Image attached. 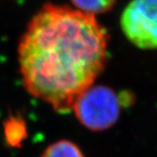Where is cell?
I'll return each mask as SVG.
<instances>
[{
  "mask_svg": "<svg viewBox=\"0 0 157 157\" xmlns=\"http://www.w3.org/2000/svg\"><path fill=\"white\" fill-rule=\"evenodd\" d=\"M106 49L108 35L95 16L45 4L18 45L22 84L33 96L66 113L102 71Z\"/></svg>",
  "mask_w": 157,
  "mask_h": 157,
  "instance_id": "6da1fadb",
  "label": "cell"
},
{
  "mask_svg": "<svg viewBox=\"0 0 157 157\" xmlns=\"http://www.w3.org/2000/svg\"><path fill=\"white\" fill-rule=\"evenodd\" d=\"M121 103L118 94L108 86L90 85L75 99L72 109L84 127L102 131L118 121Z\"/></svg>",
  "mask_w": 157,
  "mask_h": 157,
  "instance_id": "7a4b0ae2",
  "label": "cell"
},
{
  "mask_svg": "<svg viewBox=\"0 0 157 157\" xmlns=\"http://www.w3.org/2000/svg\"><path fill=\"white\" fill-rule=\"evenodd\" d=\"M120 23L133 45L143 50L157 49V0H131Z\"/></svg>",
  "mask_w": 157,
  "mask_h": 157,
  "instance_id": "3957f363",
  "label": "cell"
},
{
  "mask_svg": "<svg viewBox=\"0 0 157 157\" xmlns=\"http://www.w3.org/2000/svg\"><path fill=\"white\" fill-rule=\"evenodd\" d=\"M41 157H85L79 147L68 140L55 142L47 148Z\"/></svg>",
  "mask_w": 157,
  "mask_h": 157,
  "instance_id": "277c9868",
  "label": "cell"
},
{
  "mask_svg": "<svg viewBox=\"0 0 157 157\" xmlns=\"http://www.w3.org/2000/svg\"><path fill=\"white\" fill-rule=\"evenodd\" d=\"M75 9L90 15H98L111 10L117 0H71Z\"/></svg>",
  "mask_w": 157,
  "mask_h": 157,
  "instance_id": "5b68a950",
  "label": "cell"
},
{
  "mask_svg": "<svg viewBox=\"0 0 157 157\" xmlns=\"http://www.w3.org/2000/svg\"><path fill=\"white\" fill-rule=\"evenodd\" d=\"M4 134L7 144L12 147L18 146L26 136L25 122L19 118L8 119L4 125Z\"/></svg>",
  "mask_w": 157,
  "mask_h": 157,
  "instance_id": "8992f818",
  "label": "cell"
}]
</instances>
